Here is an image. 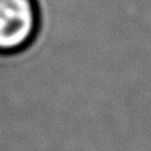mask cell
Instances as JSON below:
<instances>
[{"label": "cell", "mask_w": 151, "mask_h": 151, "mask_svg": "<svg viewBox=\"0 0 151 151\" xmlns=\"http://www.w3.org/2000/svg\"><path fill=\"white\" fill-rule=\"evenodd\" d=\"M40 24L37 0H0V54L27 50L37 38Z\"/></svg>", "instance_id": "6da1fadb"}]
</instances>
